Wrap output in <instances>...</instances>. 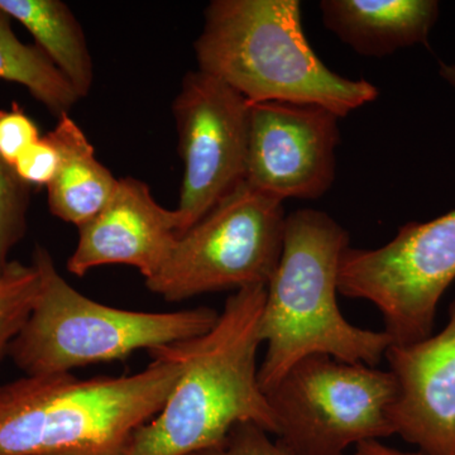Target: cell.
<instances>
[{"label":"cell","mask_w":455,"mask_h":455,"mask_svg":"<svg viewBox=\"0 0 455 455\" xmlns=\"http://www.w3.org/2000/svg\"><path fill=\"white\" fill-rule=\"evenodd\" d=\"M439 74L455 90V64L440 62Z\"/></svg>","instance_id":"23"},{"label":"cell","mask_w":455,"mask_h":455,"mask_svg":"<svg viewBox=\"0 0 455 455\" xmlns=\"http://www.w3.org/2000/svg\"><path fill=\"white\" fill-rule=\"evenodd\" d=\"M188 455H292L254 423L235 425L220 442Z\"/></svg>","instance_id":"19"},{"label":"cell","mask_w":455,"mask_h":455,"mask_svg":"<svg viewBox=\"0 0 455 455\" xmlns=\"http://www.w3.org/2000/svg\"><path fill=\"white\" fill-rule=\"evenodd\" d=\"M283 203L239 185L179 236L149 291L179 302L203 293L267 286L283 253Z\"/></svg>","instance_id":"7"},{"label":"cell","mask_w":455,"mask_h":455,"mask_svg":"<svg viewBox=\"0 0 455 455\" xmlns=\"http://www.w3.org/2000/svg\"><path fill=\"white\" fill-rule=\"evenodd\" d=\"M60 154L55 179L47 187V203L53 217L82 227L109 202L119 179L95 156L80 125L64 114L50 133Z\"/></svg>","instance_id":"14"},{"label":"cell","mask_w":455,"mask_h":455,"mask_svg":"<svg viewBox=\"0 0 455 455\" xmlns=\"http://www.w3.org/2000/svg\"><path fill=\"white\" fill-rule=\"evenodd\" d=\"M124 377L25 376L0 385V455H122L182 372L175 346Z\"/></svg>","instance_id":"2"},{"label":"cell","mask_w":455,"mask_h":455,"mask_svg":"<svg viewBox=\"0 0 455 455\" xmlns=\"http://www.w3.org/2000/svg\"><path fill=\"white\" fill-rule=\"evenodd\" d=\"M349 242L346 228L326 212L301 209L287 215L283 253L266 287L260 316L267 352L259 382L265 394L309 355L371 367L385 358L391 338L350 324L338 305L340 262Z\"/></svg>","instance_id":"3"},{"label":"cell","mask_w":455,"mask_h":455,"mask_svg":"<svg viewBox=\"0 0 455 455\" xmlns=\"http://www.w3.org/2000/svg\"><path fill=\"white\" fill-rule=\"evenodd\" d=\"M194 50L200 71L232 86L251 106L317 104L344 118L379 98L372 83L341 76L317 57L298 0H214Z\"/></svg>","instance_id":"4"},{"label":"cell","mask_w":455,"mask_h":455,"mask_svg":"<svg viewBox=\"0 0 455 455\" xmlns=\"http://www.w3.org/2000/svg\"><path fill=\"white\" fill-rule=\"evenodd\" d=\"M266 396L277 442L292 455H344L395 435L391 371L314 355L293 364Z\"/></svg>","instance_id":"6"},{"label":"cell","mask_w":455,"mask_h":455,"mask_svg":"<svg viewBox=\"0 0 455 455\" xmlns=\"http://www.w3.org/2000/svg\"><path fill=\"white\" fill-rule=\"evenodd\" d=\"M339 119L317 104H252L245 184L283 203L325 196L337 172Z\"/></svg>","instance_id":"10"},{"label":"cell","mask_w":455,"mask_h":455,"mask_svg":"<svg viewBox=\"0 0 455 455\" xmlns=\"http://www.w3.org/2000/svg\"><path fill=\"white\" fill-rule=\"evenodd\" d=\"M31 187L0 157V275L8 267L12 250L26 235Z\"/></svg>","instance_id":"18"},{"label":"cell","mask_w":455,"mask_h":455,"mask_svg":"<svg viewBox=\"0 0 455 455\" xmlns=\"http://www.w3.org/2000/svg\"><path fill=\"white\" fill-rule=\"evenodd\" d=\"M38 292L40 276L35 266L11 260L0 275V364L31 315Z\"/></svg>","instance_id":"17"},{"label":"cell","mask_w":455,"mask_h":455,"mask_svg":"<svg viewBox=\"0 0 455 455\" xmlns=\"http://www.w3.org/2000/svg\"><path fill=\"white\" fill-rule=\"evenodd\" d=\"M266 287L236 290L208 333L173 344L182 361L178 382L158 414L134 431L122 455L193 454L241 423L276 435L257 366Z\"/></svg>","instance_id":"1"},{"label":"cell","mask_w":455,"mask_h":455,"mask_svg":"<svg viewBox=\"0 0 455 455\" xmlns=\"http://www.w3.org/2000/svg\"><path fill=\"white\" fill-rule=\"evenodd\" d=\"M455 281V209L427 223H409L379 248L349 247L338 286L381 313L392 344L433 334L439 302Z\"/></svg>","instance_id":"8"},{"label":"cell","mask_w":455,"mask_h":455,"mask_svg":"<svg viewBox=\"0 0 455 455\" xmlns=\"http://www.w3.org/2000/svg\"><path fill=\"white\" fill-rule=\"evenodd\" d=\"M79 229L68 271L77 277L107 265L139 269L145 281L155 276L179 238L175 211L156 202L148 185L119 179L107 205Z\"/></svg>","instance_id":"12"},{"label":"cell","mask_w":455,"mask_h":455,"mask_svg":"<svg viewBox=\"0 0 455 455\" xmlns=\"http://www.w3.org/2000/svg\"><path fill=\"white\" fill-rule=\"evenodd\" d=\"M352 455H425L421 451H405L400 449L388 447L383 444L381 440H373V442L362 443L353 451Z\"/></svg>","instance_id":"22"},{"label":"cell","mask_w":455,"mask_h":455,"mask_svg":"<svg viewBox=\"0 0 455 455\" xmlns=\"http://www.w3.org/2000/svg\"><path fill=\"white\" fill-rule=\"evenodd\" d=\"M60 166V154L50 137H41L18 157L13 169L28 187H49Z\"/></svg>","instance_id":"21"},{"label":"cell","mask_w":455,"mask_h":455,"mask_svg":"<svg viewBox=\"0 0 455 455\" xmlns=\"http://www.w3.org/2000/svg\"><path fill=\"white\" fill-rule=\"evenodd\" d=\"M0 9L35 38L36 46L55 65L80 99L94 84V65L85 35L61 0H0Z\"/></svg>","instance_id":"15"},{"label":"cell","mask_w":455,"mask_h":455,"mask_svg":"<svg viewBox=\"0 0 455 455\" xmlns=\"http://www.w3.org/2000/svg\"><path fill=\"white\" fill-rule=\"evenodd\" d=\"M40 139L37 125L18 104L0 110V157L9 166L13 167L18 157Z\"/></svg>","instance_id":"20"},{"label":"cell","mask_w":455,"mask_h":455,"mask_svg":"<svg viewBox=\"0 0 455 455\" xmlns=\"http://www.w3.org/2000/svg\"><path fill=\"white\" fill-rule=\"evenodd\" d=\"M0 80L18 84L53 116L70 114L80 100L73 86L36 44L20 40L0 9Z\"/></svg>","instance_id":"16"},{"label":"cell","mask_w":455,"mask_h":455,"mask_svg":"<svg viewBox=\"0 0 455 455\" xmlns=\"http://www.w3.org/2000/svg\"><path fill=\"white\" fill-rule=\"evenodd\" d=\"M319 9L325 28L364 57L429 47L439 18L436 0H322Z\"/></svg>","instance_id":"13"},{"label":"cell","mask_w":455,"mask_h":455,"mask_svg":"<svg viewBox=\"0 0 455 455\" xmlns=\"http://www.w3.org/2000/svg\"><path fill=\"white\" fill-rule=\"evenodd\" d=\"M251 104L218 77L191 71L172 104L184 179L179 236L245 181Z\"/></svg>","instance_id":"9"},{"label":"cell","mask_w":455,"mask_h":455,"mask_svg":"<svg viewBox=\"0 0 455 455\" xmlns=\"http://www.w3.org/2000/svg\"><path fill=\"white\" fill-rule=\"evenodd\" d=\"M32 265L40 292L8 355L26 376L71 373L89 364L124 361L208 333L220 313L208 307L146 313L108 307L86 298L57 272L47 248L37 244Z\"/></svg>","instance_id":"5"},{"label":"cell","mask_w":455,"mask_h":455,"mask_svg":"<svg viewBox=\"0 0 455 455\" xmlns=\"http://www.w3.org/2000/svg\"><path fill=\"white\" fill-rule=\"evenodd\" d=\"M397 383L395 435L425 455H455V299L438 334L386 352Z\"/></svg>","instance_id":"11"}]
</instances>
